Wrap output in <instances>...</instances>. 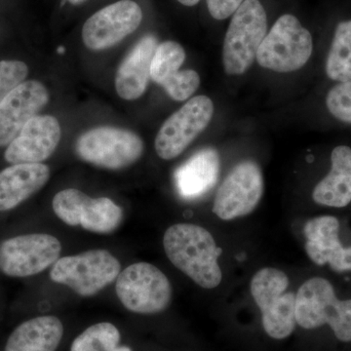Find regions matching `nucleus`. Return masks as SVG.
<instances>
[{"label":"nucleus","mask_w":351,"mask_h":351,"mask_svg":"<svg viewBox=\"0 0 351 351\" xmlns=\"http://www.w3.org/2000/svg\"><path fill=\"white\" fill-rule=\"evenodd\" d=\"M267 31V13L262 3L244 0L233 13L223 43V63L228 75H243L250 69Z\"/></svg>","instance_id":"nucleus-3"},{"label":"nucleus","mask_w":351,"mask_h":351,"mask_svg":"<svg viewBox=\"0 0 351 351\" xmlns=\"http://www.w3.org/2000/svg\"><path fill=\"white\" fill-rule=\"evenodd\" d=\"M61 137L56 117L36 115L8 145L4 158L12 164L41 163L54 154Z\"/></svg>","instance_id":"nucleus-14"},{"label":"nucleus","mask_w":351,"mask_h":351,"mask_svg":"<svg viewBox=\"0 0 351 351\" xmlns=\"http://www.w3.org/2000/svg\"><path fill=\"white\" fill-rule=\"evenodd\" d=\"M110 351H132V350L128 346H117L114 350Z\"/></svg>","instance_id":"nucleus-31"},{"label":"nucleus","mask_w":351,"mask_h":351,"mask_svg":"<svg viewBox=\"0 0 351 351\" xmlns=\"http://www.w3.org/2000/svg\"><path fill=\"white\" fill-rule=\"evenodd\" d=\"M326 105L335 119L351 124V80L335 85L327 94Z\"/></svg>","instance_id":"nucleus-25"},{"label":"nucleus","mask_w":351,"mask_h":351,"mask_svg":"<svg viewBox=\"0 0 351 351\" xmlns=\"http://www.w3.org/2000/svg\"><path fill=\"white\" fill-rule=\"evenodd\" d=\"M75 152L85 162L120 170L137 162L144 152V143L134 132L101 126L83 133L76 141Z\"/></svg>","instance_id":"nucleus-7"},{"label":"nucleus","mask_w":351,"mask_h":351,"mask_svg":"<svg viewBox=\"0 0 351 351\" xmlns=\"http://www.w3.org/2000/svg\"><path fill=\"white\" fill-rule=\"evenodd\" d=\"M178 1L184 6H195L200 1V0H178Z\"/></svg>","instance_id":"nucleus-29"},{"label":"nucleus","mask_w":351,"mask_h":351,"mask_svg":"<svg viewBox=\"0 0 351 351\" xmlns=\"http://www.w3.org/2000/svg\"><path fill=\"white\" fill-rule=\"evenodd\" d=\"M66 1L73 4V5H80V4H82L83 2L86 1V0H66Z\"/></svg>","instance_id":"nucleus-30"},{"label":"nucleus","mask_w":351,"mask_h":351,"mask_svg":"<svg viewBox=\"0 0 351 351\" xmlns=\"http://www.w3.org/2000/svg\"><path fill=\"white\" fill-rule=\"evenodd\" d=\"M186 60V51L181 44L175 41H165L158 44L151 68V78L162 86L164 83L179 73Z\"/></svg>","instance_id":"nucleus-23"},{"label":"nucleus","mask_w":351,"mask_h":351,"mask_svg":"<svg viewBox=\"0 0 351 351\" xmlns=\"http://www.w3.org/2000/svg\"><path fill=\"white\" fill-rule=\"evenodd\" d=\"M200 85V76L193 69L180 71L177 75L162 85L165 91L173 100L182 101L188 100L195 93Z\"/></svg>","instance_id":"nucleus-26"},{"label":"nucleus","mask_w":351,"mask_h":351,"mask_svg":"<svg viewBox=\"0 0 351 351\" xmlns=\"http://www.w3.org/2000/svg\"><path fill=\"white\" fill-rule=\"evenodd\" d=\"M61 252V242L53 235H18L0 243V271L18 278L36 276L54 265Z\"/></svg>","instance_id":"nucleus-10"},{"label":"nucleus","mask_w":351,"mask_h":351,"mask_svg":"<svg viewBox=\"0 0 351 351\" xmlns=\"http://www.w3.org/2000/svg\"><path fill=\"white\" fill-rule=\"evenodd\" d=\"M213 114L211 99L191 98L161 126L154 142L156 154L164 160L179 156L207 128Z\"/></svg>","instance_id":"nucleus-11"},{"label":"nucleus","mask_w":351,"mask_h":351,"mask_svg":"<svg viewBox=\"0 0 351 351\" xmlns=\"http://www.w3.org/2000/svg\"><path fill=\"white\" fill-rule=\"evenodd\" d=\"M29 68L22 61L0 62V104L16 87L25 82Z\"/></svg>","instance_id":"nucleus-27"},{"label":"nucleus","mask_w":351,"mask_h":351,"mask_svg":"<svg viewBox=\"0 0 351 351\" xmlns=\"http://www.w3.org/2000/svg\"><path fill=\"white\" fill-rule=\"evenodd\" d=\"M157 46L156 36L147 34L120 64L115 76V89L120 98L134 101L144 95L151 80L152 59Z\"/></svg>","instance_id":"nucleus-17"},{"label":"nucleus","mask_w":351,"mask_h":351,"mask_svg":"<svg viewBox=\"0 0 351 351\" xmlns=\"http://www.w3.org/2000/svg\"><path fill=\"white\" fill-rule=\"evenodd\" d=\"M63 335V323L59 318L39 316L16 328L4 351H56Z\"/></svg>","instance_id":"nucleus-21"},{"label":"nucleus","mask_w":351,"mask_h":351,"mask_svg":"<svg viewBox=\"0 0 351 351\" xmlns=\"http://www.w3.org/2000/svg\"><path fill=\"white\" fill-rule=\"evenodd\" d=\"M313 200L323 206L343 208L351 202V149L339 145L332 149L331 170L313 193Z\"/></svg>","instance_id":"nucleus-20"},{"label":"nucleus","mask_w":351,"mask_h":351,"mask_svg":"<svg viewBox=\"0 0 351 351\" xmlns=\"http://www.w3.org/2000/svg\"><path fill=\"white\" fill-rule=\"evenodd\" d=\"M50 169L43 163L13 164L0 172V212L29 199L47 184Z\"/></svg>","instance_id":"nucleus-18"},{"label":"nucleus","mask_w":351,"mask_h":351,"mask_svg":"<svg viewBox=\"0 0 351 351\" xmlns=\"http://www.w3.org/2000/svg\"><path fill=\"white\" fill-rule=\"evenodd\" d=\"M143 11L133 0H120L93 14L83 25L82 40L91 50L117 45L140 27Z\"/></svg>","instance_id":"nucleus-13"},{"label":"nucleus","mask_w":351,"mask_h":351,"mask_svg":"<svg viewBox=\"0 0 351 351\" xmlns=\"http://www.w3.org/2000/svg\"><path fill=\"white\" fill-rule=\"evenodd\" d=\"M121 265L103 249L60 258L50 270L54 283L68 286L82 297H92L117 280Z\"/></svg>","instance_id":"nucleus-5"},{"label":"nucleus","mask_w":351,"mask_h":351,"mask_svg":"<svg viewBox=\"0 0 351 351\" xmlns=\"http://www.w3.org/2000/svg\"><path fill=\"white\" fill-rule=\"evenodd\" d=\"M219 156L214 149H201L176 170L178 193L184 199H197L214 188L219 175Z\"/></svg>","instance_id":"nucleus-19"},{"label":"nucleus","mask_w":351,"mask_h":351,"mask_svg":"<svg viewBox=\"0 0 351 351\" xmlns=\"http://www.w3.org/2000/svg\"><path fill=\"white\" fill-rule=\"evenodd\" d=\"M52 207L68 226H80L98 234L114 232L123 221L122 208L108 197H89L75 189H64L54 196Z\"/></svg>","instance_id":"nucleus-9"},{"label":"nucleus","mask_w":351,"mask_h":351,"mask_svg":"<svg viewBox=\"0 0 351 351\" xmlns=\"http://www.w3.org/2000/svg\"><path fill=\"white\" fill-rule=\"evenodd\" d=\"M307 256L317 265H329L336 272L351 271V247H343L339 239L336 217H316L304 228Z\"/></svg>","instance_id":"nucleus-16"},{"label":"nucleus","mask_w":351,"mask_h":351,"mask_svg":"<svg viewBox=\"0 0 351 351\" xmlns=\"http://www.w3.org/2000/svg\"><path fill=\"white\" fill-rule=\"evenodd\" d=\"M59 53H64V48H59Z\"/></svg>","instance_id":"nucleus-32"},{"label":"nucleus","mask_w":351,"mask_h":351,"mask_svg":"<svg viewBox=\"0 0 351 351\" xmlns=\"http://www.w3.org/2000/svg\"><path fill=\"white\" fill-rule=\"evenodd\" d=\"M115 291L124 307L134 313H159L172 301L169 279L149 263H133L120 272Z\"/></svg>","instance_id":"nucleus-8"},{"label":"nucleus","mask_w":351,"mask_h":351,"mask_svg":"<svg viewBox=\"0 0 351 351\" xmlns=\"http://www.w3.org/2000/svg\"><path fill=\"white\" fill-rule=\"evenodd\" d=\"M288 276L281 270L265 267L251 280V294L263 317V326L271 338L283 339L294 331L295 295L288 291Z\"/></svg>","instance_id":"nucleus-4"},{"label":"nucleus","mask_w":351,"mask_h":351,"mask_svg":"<svg viewBox=\"0 0 351 351\" xmlns=\"http://www.w3.org/2000/svg\"><path fill=\"white\" fill-rule=\"evenodd\" d=\"M326 73L334 82L351 80V20L339 23L328 53Z\"/></svg>","instance_id":"nucleus-22"},{"label":"nucleus","mask_w":351,"mask_h":351,"mask_svg":"<svg viewBox=\"0 0 351 351\" xmlns=\"http://www.w3.org/2000/svg\"><path fill=\"white\" fill-rule=\"evenodd\" d=\"M119 329L112 323L101 322L76 337L71 351H110L119 346Z\"/></svg>","instance_id":"nucleus-24"},{"label":"nucleus","mask_w":351,"mask_h":351,"mask_svg":"<svg viewBox=\"0 0 351 351\" xmlns=\"http://www.w3.org/2000/svg\"><path fill=\"white\" fill-rule=\"evenodd\" d=\"M265 189L260 166L247 160L235 166L217 191L213 213L223 221L245 217L257 208Z\"/></svg>","instance_id":"nucleus-12"},{"label":"nucleus","mask_w":351,"mask_h":351,"mask_svg":"<svg viewBox=\"0 0 351 351\" xmlns=\"http://www.w3.org/2000/svg\"><path fill=\"white\" fill-rule=\"evenodd\" d=\"M313 36L295 16L286 14L276 21L257 53L258 64L276 73H292L308 62Z\"/></svg>","instance_id":"nucleus-6"},{"label":"nucleus","mask_w":351,"mask_h":351,"mask_svg":"<svg viewBox=\"0 0 351 351\" xmlns=\"http://www.w3.org/2000/svg\"><path fill=\"white\" fill-rule=\"evenodd\" d=\"M166 255L177 269L204 289L219 286L223 279L219 265L223 253L211 233L193 223L170 226L163 237Z\"/></svg>","instance_id":"nucleus-1"},{"label":"nucleus","mask_w":351,"mask_h":351,"mask_svg":"<svg viewBox=\"0 0 351 351\" xmlns=\"http://www.w3.org/2000/svg\"><path fill=\"white\" fill-rule=\"evenodd\" d=\"M48 101L49 93L41 82L29 80L16 87L0 104V147L10 144Z\"/></svg>","instance_id":"nucleus-15"},{"label":"nucleus","mask_w":351,"mask_h":351,"mask_svg":"<svg viewBox=\"0 0 351 351\" xmlns=\"http://www.w3.org/2000/svg\"><path fill=\"white\" fill-rule=\"evenodd\" d=\"M244 0H206L210 15L216 20H225L239 9Z\"/></svg>","instance_id":"nucleus-28"},{"label":"nucleus","mask_w":351,"mask_h":351,"mask_svg":"<svg viewBox=\"0 0 351 351\" xmlns=\"http://www.w3.org/2000/svg\"><path fill=\"white\" fill-rule=\"evenodd\" d=\"M295 321L304 329L329 325L339 341H351V300L339 301L332 284L313 277L295 295Z\"/></svg>","instance_id":"nucleus-2"}]
</instances>
